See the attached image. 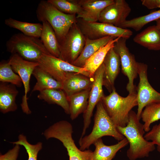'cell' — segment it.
Listing matches in <instances>:
<instances>
[{
	"label": "cell",
	"mask_w": 160,
	"mask_h": 160,
	"mask_svg": "<svg viewBox=\"0 0 160 160\" xmlns=\"http://www.w3.org/2000/svg\"><path fill=\"white\" fill-rule=\"evenodd\" d=\"M117 128L128 142L129 148L127 155L129 160L148 157L150 153L155 149V145L145 138L143 124L140 122L134 111L131 110L129 113L127 125L124 127H117Z\"/></svg>",
	"instance_id": "obj_1"
},
{
	"label": "cell",
	"mask_w": 160,
	"mask_h": 160,
	"mask_svg": "<svg viewBox=\"0 0 160 160\" xmlns=\"http://www.w3.org/2000/svg\"><path fill=\"white\" fill-rule=\"evenodd\" d=\"M94 126L91 133L80 138V149L82 151L88 149L90 146L98 139L105 136H110L118 141L125 137L118 131L108 114L102 100L96 105Z\"/></svg>",
	"instance_id": "obj_2"
},
{
	"label": "cell",
	"mask_w": 160,
	"mask_h": 160,
	"mask_svg": "<svg viewBox=\"0 0 160 160\" xmlns=\"http://www.w3.org/2000/svg\"><path fill=\"white\" fill-rule=\"evenodd\" d=\"M38 20L47 22L54 30L59 43L64 39L71 28L77 23L76 15L64 13L47 0H41L36 10Z\"/></svg>",
	"instance_id": "obj_3"
},
{
	"label": "cell",
	"mask_w": 160,
	"mask_h": 160,
	"mask_svg": "<svg viewBox=\"0 0 160 160\" xmlns=\"http://www.w3.org/2000/svg\"><path fill=\"white\" fill-rule=\"evenodd\" d=\"M105 109L117 127L126 126L129 121L130 112L137 106V93H129L125 97L120 95L114 88L110 94L102 100Z\"/></svg>",
	"instance_id": "obj_4"
},
{
	"label": "cell",
	"mask_w": 160,
	"mask_h": 160,
	"mask_svg": "<svg viewBox=\"0 0 160 160\" xmlns=\"http://www.w3.org/2000/svg\"><path fill=\"white\" fill-rule=\"evenodd\" d=\"M6 47L8 52L31 62H38L43 54L51 55L40 39L22 33L13 35L7 41Z\"/></svg>",
	"instance_id": "obj_5"
},
{
	"label": "cell",
	"mask_w": 160,
	"mask_h": 160,
	"mask_svg": "<svg viewBox=\"0 0 160 160\" xmlns=\"http://www.w3.org/2000/svg\"><path fill=\"white\" fill-rule=\"evenodd\" d=\"M77 23L85 37L90 39L111 36L127 39L133 34L132 32L129 29L107 23L87 22L81 18H77Z\"/></svg>",
	"instance_id": "obj_6"
},
{
	"label": "cell",
	"mask_w": 160,
	"mask_h": 160,
	"mask_svg": "<svg viewBox=\"0 0 160 160\" xmlns=\"http://www.w3.org/2000/svg\"><path fill=\"white\" fill-rule=\"evenodd\" d=\"M85 37L77 23L71 28L63 40L59 43V58L71 64L79 56L84 46Z\"/></svg>",
	"instance_id": "obj_7"
},
{
	"label": "cell",
	"mask_w": 160,
	"mask_h": 160,
	"mask_svg": "<svg viewBox=\"0 0 160 160\" xmlns=\"http://www.w3.org/2000/svg\"><path fill=\"white\" fill-rule=\"evenodd\" d=\"M126 40L121 37L119 38L115 43L113 48L119 56L121 71L128 79L127 90L129 93H137L134 81L138 75V62L127 47Z\"/></svg>",
	"instance_id": "obj_8"
},
{
	"label": "cell",
	"mask_w": 160,
	"mask_h": 160,
	"mask_svg": "<svg viewBox=\"0 0 160 160\" xmlns=\"http://www.w3.org/2000/svg\"><path fill=\"white\" fill-rule=\"evenodd\" d=\"M148 65L138 62V75L139 81L136 87L138 108L136 113L140 120L143 108L147 105L160 103V93L156 91L151 85L147 76Z\"/></svg>",
	"instance_id": "obj_9"
},
{
	"label": "cell",
	"mask_w": 160,
	"mask_h": 160,
	"mask_svg": "<svg viewBox=\"0 0 160 160\" xmlns=\"http://www.w3.org/2000/svg\"><path fill=\"white\" fill-rule=\"evenodd\" d=\"M38 62L39 67L62 83L67 72H76L90 78L89 74L83 68L75 66L50 55L43 54Z\"/></svg>",
	"instance_id": "obj_10"
},
{
	"label": "cell",
	"mask_w": 160,
	"mask_h": 160,
	"mask_svg": "<svg viewBox=\"0 0 160 160\" xmlns=\"http://www.w3.org/2000/svg\"><path fill=\"white\" fill-rule=\"evenodd\" d=\"M8 62L13 71L20 77L24 87L25 93L21 104L22 110L25 113L30 114L31 111L28 105L27 95L30 90L31 76L39 63L26 60L17 54H13Z\"/></svg>",
	"instance_id": "obj_11"
},
{
	"label": "cell",
	"mask_w": 160,
	"mask_h": 160,
	"mask_svg": "<svg viewBox=\"0 0 160 160\" xmlns=\"http://www.w3.org/2000/svg\"><path fill=\"white\" fill-rule=\"evenodd\" d=\"M105 66L103 63L96 71L94 76V81L90 91L87 108L83 114L84 126L80 138L85 135L91 122V118L95 106L105 96L103 89Z\"/></svg>",
	"instance_id": "obj_12"
},
{
	"label": "cell",
	"mask_w": 160,
	"mask_h": 160,
	"mask_svg": "<svg viewBox=\"0 0 160 160\" xmlns=\"http://www.w3.org/2000/svg\"><path fill=\"white\" fill-rule=\"evenodd\" d=\"M131 8L124 0H114L101 12L98 21L120 27L127 20Z\"/></svg>",
	"instance_id": "obj_13"
},
{
	"label": "cell",
	"mask_w": 160,
	"mask_h": 160,
	"mask_svg": "<svg viewBox=\"0 0 160 160\" xmlns=\"http://www.w3.org/2000/svg\"><path fill=\"white\" fill-rule=\"evenodd\" d=\"M94 81L90 78L81 74L75 72H67L62 82V90L67 98L75 94L91 88Z\"/></svg>",
	"instance_id": "obj_14"
},
{
	"label": "cell",
	"mask_w": 160,
	"mask_h": 160,
	"mask_svg": "<svg viewBox=\"0 0 160 160\" xmlns=\"http://www.w3.org/2000/svg\"><path fill=\"white\" fill-rule=\"evenodd\" d=\"M103 63L105 66L103 85L111 93L115 88V81L119 72L121 63L119 56L113 48L107 53Z\"/></svg>",
	"instance_id": "obj_15"
},
{
	"label": "cell",
	"mask_w": 160,
	"mask_h": 160,
	"mask_svg": "<svg viewBox=\"0 0 160 160\" xmlns=\"http://www.w3.org/2000/svg\"><path fill=\"white\" fill-rule=\"evenodd\" d=\"M81 10L76 15L77 18L90 22L98 20L102 11L107 6L114 2V0H77Z\"/></svg>",
	"instance_id": "obj_16"
},
{
	"label": "cell",
	"mask_w": 160,
	"mask_h": 160,
	"mask_svg": "<svg viewBox=\"0 0 160 160\" xmlns=\"http://www.w3.org/2000/svg\"><path fill=\"white\" fill-rule=\"evenodd\" d=\"M128 144V142L125 137L117 143L111 145H105L100 138L93 144L95 149L89 160H112L117 153Z\"/></svg>",
	"instance_id": "obj_17"
},
{
	"label": "cell",
	"mask_w": 160,
	"mask_h": 160,
	"mask_svg": "<svg viewBox=\"0 0 160 160\" xmlns=\"http://www.w3.org/2000/svg\"><path fill=\"white\" fill-rule=\"evenodd\" d=\"M116 38L107 36L92 39L85 37V45L81 54L71 64L76 67L83 68L86 60L94 53L107 44L111 40Z\"/></svg>",
	"instance_id": "obj_18"
},
{
	"label": "cell",
	"mask_w": 160,
	"mask_h": 160,
	"mask_svg": "<svg viewBox=\"0 0 160 160\" xmlns=\"http://www.w3.org/2000/svg\"><path fill=\"white\" fill-rule=\"evenodd\" d=\"M16 86L7 83L0 84V110L3 113L15 111L17 109L16 98L18 93Z\"/></svg>",
	"instance_id": "obj_19"
},
{
	"label": "cell",
	"mask_w": 160,
	"mask_h": 160,
	"mask_svg": "<svg viewBox=\"0 0 160 160\" xmlns=\"http://www.w3.org/2000/svg\"><path fill=\"white\" fill-rule=\"evenodd\" d=\"M134 42L148 49L160 50V32L156 25L148 27L134 38Z\"/></svg>",
	"instance_id": "obj_20"
},
{
	"label": "cell",
	"mask_w": 160,
	"mask_h": 160,
	"mask_svg": "<svg viewBox=\"0 0 160 160\" xmlns=\"http://www.w3.org/2000/svg\"><path fill=\"white\" fill-rule=\"evenodd\" d=\"M120 38H116L111 40L86 60L83 68L86 72L89 74L90 78L93 77L96 71L103 63L108 52L113 47L115 42Z\"/></svg>",
	"instance_id": "obj_21"
},
{
	"label": "cell",
	"mask_w": 160,
	"mask_h": 160,
	"mask_svg": "<svg viewBox=\"0 0 160 160\" xmlns=\"http://www.w3.org/2000/svg\"><path fill=\"white\" fill-rule=\"evenodd\" d=\"M36 80V82L32 92L38 91L39 92L49 89H63L62 82L55 79L39 65L34 69L32 73Z\"/></svg>",
	"instance_id": "obj_22"
},
{
	"label": "cell",
	"mask_w": 160,
	"mask_h": 160,
	"mask_svg": "<svg viewBox=\"0 0 160 160\" xmlns=\"http://www.w3.org/2000/svg\"><path fill=\"white\" fill-rule=\"evenodd\" d=\"M42 22L43 27L40 39L50 54L59 58L60 45L55 33L47 22L44 21Z\"/></svg>",
	"instance_id": "obj_23"
},
{
	"label": "cell",
	"mask_w": 160,
	"mask_h": 160,
	"mask_svg": "<svg viewBox=\"0 0 160 160\" xmlns=\"http://www.w3.org/2000/svg\"><path fill=\"white\" fill-rule=\"evenodd\" d=\"M91 88L72 95L68 98L69 106V115L73 120L81 113L85 112L87 108L89 92Z\"/></svg>",
	"instance_id": "obj_24"
},
{
	"label": "cell",
	"mask_w": 160,
	"mask_h": 160,
	"mask_svg": "<svg viewBox=\"0 0 160 160\" xmlns=\"http://www.w3.org/2000/svg\"><path fill=\"white\" fill-rule=\"evenodd\" d=\"M37 97L49 104H56L60 106L66 114H69V102L63 90L54 89L45 90L40 92Z\"/></svg>",
	"instance_id": "obj_25"
},
{
	"label": "cell",
	"mask_w": 160,
	"mask_h": 160,
	"mask_svg": "<svg viewBox=\"0 0 160 160\" xmlns=\"http://www.w3.org/2000/svg\"><path fill=\"white\" fill-rule=\"evenodd\" d=\"M8 26L17 29L24 34L39 38L42 29V24L19 21L12 18H9L4 21Z\"/></svg>",
	"instance_id": "obj_26"
},
{
	"label": "cell",
	"mask_w": 160,
	"mask_h": 160,
	"mask_svg": "<svg viewBox=\"0 0 160 160\" xmlns=\"http://www.w3.org/2000/svg\"><path fill=\"white\" fill-rule=\"evenodd\" d=\"M160 19V9L145 15L127 20L120 27L125 29L131 28L138 31L146 24Z\"/></svg>",
	"instance_id": "obj_27"
},
{
	"label": "cell",
	"mask_w": 160,
	"mask_h": 160,
	"mask_svg": "<svg viewBox=\"0 0 160 160\" xmlns=\"http://www.w3.org/2000/svg\"><path fill=\"white\" fill-rule=\"evenodd\" d=\"M141 119L144 123L145 132H149L151 124L160 119V103H153L146 106L141 113Z\"/></svg>",
	"instance_id": "obj_28"
},
{
	"label": "cell",
	"mask_w": 160,
	"mask_h": 160,
	"mask_svg": "<svg viewBox=\"0 0 160 160\" xmlns=\"http://www.w3.org/2000/svg\"><path fill=\"white\" fill-rule=\"evenodd\" d=\"M0 81L1 82L9 83L18 87H21L23 84L20 77L13 71L8 61L0 63Z\"/></svg>",
	"instance_id": "obj_29"
},
{
	"label": "cell",
	"mask_w": 160,
	"mask_h": 160,
	"mask_svg": "<svg viewBox=\"0 0 160 160\" xmlns=\"http://www.w3.org/2000/svg\"><path fill=\"white\" fill-rule=\"evenodd\" d=\"M60 12L68 15H77L81 10L77 0H48Z\"/></svg>",
	"instance_id": "obj_30"
},
{
	"label": "cell",
	"mask_w": 160,
	"mask_h": 160,
	"mask_svg": "<svg viewBox=\"0 0 160 160\" xmlns=\"http://www.w3.org/2000/svg\"><path fill=\"white\" fill-rule=\"evenodd\" d=\"M18 140L12 143L23 146L25 148L28 155V160H37L38 153L42 148V143L39 142L34 145L31 144L28 142L26 136L23 134L19 135Z\"/></svg>",
	"instance_id": "obj_31"
},
{
	"label": "cell",
	"mask_w": 160,
	"mask_h": 160,
	"mask_svg": "<svg viewBox=\"0 0 160 160\" xmlns=\"http://www.w3.org/2000/svg\"><path fill=\"white\" fill-rule=\"evenodd\" d=\"M147 140H151L157 145V150L160 153V123L153 126L151 129L144 135Z\"/></svg>",
	"instance_id": "obj_32"
},
{
	"label": "cell",
	"mask_w": 160,
	"mask_h": 160,
	"mask_svg": "<svg viewBox=\"0 0 160 160\" xmlns=\"http://www.w3.org/2000/svg\"><path fill=\"white\" fill-rule=\"evenodd\" d=\"M20 149V145H15L14 147L6 153L1 154L0 160H17Z\"/></svg>",
	"instance_id": "obj_33"
},
{
	"label": "cell",
	"mask_w": 160,
	"mask_h": 160,
	"mask_svg": "<svg viewBox=\"0 0 160 160\" xmlns=\"http://www.w3.org/2000/svg\"><path fill=\"white\" fill-rule=\"evenodd\" d=\"M142 4L148 9L160 8V0H141Z\"/></svg>",
	"instance_id": "obj_34"
},
{
	"label": "cell",
	"mask_w": 160,
	"mask_h": 160,
	"mask_svg": "<svg viewBox=\"0 0 160 160\" xmlns=\"http://www.w3.org/2000/svg\"><path fill=\"white\" fill-rule=\"evenodd\" d=\"M156 25L160 32V19L156 20Z\"/></svg>",
	"instance_id": "obj_35"
}]
</instances>
